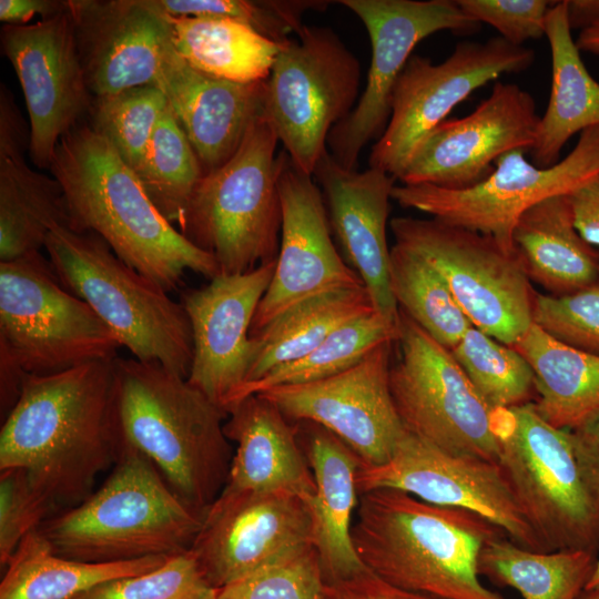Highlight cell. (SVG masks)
Returning <instances> with one entry per match:
<instances>
[{
  "label": "cell",
  "instance_id": "50",
  "mask_svg": "<svg viewBox=\"0 0 599 599\" xmlns=\"http://www.w3.org/2000/svg\"><path fill=\"white\" fill-rule=\"evenodd\" d=\"M67 8V0H0V20L4 24L23 26L35 16L48 19Z\"/></svg>",
  "mask_w": 599,
  "mask_h": 599
},
{
  "label": "cell",
  "instance_id": "44",
  "mask_svg": "<svg viewBox=\"0 0 599 599\" xmlns=\"http://www.w3.org/2000/svg\"><path fill=\"white\" fill-rule=\"evenodd\" d=\"M532 324L557 342L599 356V280L571 294H535Z\"/></svg>",
  "mask_w": 599,
  "mask_h": 599
},
{
  "label": "cell",
  "instance_id": "23",
  "mask_svg": "<svg viewBox=\"0 0 599 599\" xmlns=\"http://www.w3.org/2000/svg\"><path fill=\"white\" fill-rule=\"evenodd\" d=\"M93 97L156 85L172 48L169 23L148 0H68Z\"/></svg>",
  "mask_w": 599,
  "mask_h": 599
},
{
  "label": "cell",
  "instance_id": "2",
  "mask_svg": "<svg viewBox=\"0 0 599 599\" xmlns=\"http://www.w3.org/2000/svg\"><path fill=\"white\" fill-rule=\"evenodd\" d=\"M61 184L68 227L102 237L115 255L167 293L186 271L212 280L219 266L156 209L134 170L88 122L59 142L50 167Z\"/></svg>",
  "mask_w": 599,
  "mask_h": 599
},
{
  "label": "cell",
  "instance_id": "24",
  "mask_svg": "<svg viewBox=\"0 0 599 599\" xmlns=\"http://www.w3.org/2000/svg\"><path fill=\"white\" fill-rule=\"evenodd\" d=\"M313 175L346 263L361 277L375 312L398 327L399 309L389 286L390 247L386 236L396 179L373 167L361 172L346 169L328 150Z\"/></svg>",
  "mask_w": 599,
  "mask_h": 599
},
{
  "label": "cell",
  "instance_id": "35",
  "mask_svg": "<svg viewBox=\"0 0 599 599\" xmlns=\"http://www.w3.org/2000/svg\"><path fill=\"white\" fill-rule=\"evenodd\" d=\"M597 557L585 549L532 550L501 535L481 549L478 571L497 585L514 588L522 599H578Z\"/></svg>",
  "mask_w": 599,
  "mask_h": 599
},
{
  "label": "cell",
  "instance_id": "41",
  "mask_svg": "<svg viewBox=\"0 0 599 599\" xmlns=\"http://www.w3.org/2000/svg\"><path fill=\"white\" fill-rule=\"evenodd\" d=\"M161 14L176 18H226L248 24L282 43L304 27L307 10H325L328 1L315 0H148Z\"/></svg>",
  "mask_w": 599,
  "mask_h": 599
},
{
  "label": "cell",
  "instance_id": "37",
  "mask_svg": "<svg viewBox=\"0 0 599 599\" xmlns=\"http://www.w3.org/2000/svg\"><path fill=\"white\" fill-rule=\"evenodd\" d=\"M134 172L160 213L180 229L204 171L170 105Z\"/></svg>",
  "mask_w": 599,
  "mask_h": 599
},
{
  "label": "cell",
  "instance_id": "17",
  "mask_svg": "<svg viewBox=\"0 0 599 599\" xmlns=\"http://www.w3.org/2000/svg\"><path fill=\"white\" fill-rule=\"evenodd\" d=\"M395 342L382 343L355 365L329 377L258 394L290 422L313 423L334 434L362 466L383 465L405 435L389 387Z\"/></svg>",
  "mask_w": 599,
  "mask_h": 599
},
{
  "label": "cell",
  "instance_id": "46",
  "mask_svg": "<svg viewBox=\"0 0 599 599\" xmlns=\"http://www.w3.org/2000/svg\"><path fill=\"white\" fill-rule=\"evenodd\" d=\"M460 9L475 21L487 23L511 44L546 34V18L552 4L548 0H457Z\"/></svg>",
  "mask_w": 599,
  "mask_h": 599
},
{
  "label": "cell",
  "instance_id": "36",
  "mask_svg": "<svg viewBox=\"0 0 599 599\" xmlns=\"http://www.w3.org/2000/svg\"><path fill=\"white\" fill-rule=\"evenodd\" d=\"M389 286L398 309L450 351L473 327L444 277L423 256L395 243Z\"/></svg>",
  "mask_w": 599,
  "mask_h": 599
},
{
  "label": "cell",
  "instance_id": "31",
  "mask_svg": "<svg viewBox=\"0 0 599 599\" xmlns=\"http://www.w3.org/2000/svg\"><path fill=\"white\" fill-rule=\"evenodd\" d=\"M535 375L539 415L571 430L599 414V356L564 345L532 324L512 345Z\"/></svg>",
  "mask_w": 599,
  "mask_h": 599
},
{
  "label": "cell",
  "instance_id": "25",
  "mask_svg": "<svg viewBox=\"0 0 599 599\" xmlns=\"http://www.w3.org/2000/svg\"><path fill=\"white\" fill-rule=\"evenodd\" d=\"M156 87L165 94L204 174L226 163L251 125L264 116L265 81L236 83L189 65L171 48Z\"/></svg>",
  "mask_w": 599,
  "mask_h": 599
},
{
  "label": "cell",
  "instance_id": "29",
  "mask_svg": "<svg viewBox=\"0 0 599 599\" xmlns=\"http://www.w3.org/2000/svg\"><path fill=\"white\" fill-rule=\"evenodd\" d=\"M571 31L564 0L552 1L545 34L551 54V89L529 150L539 167L558 163L576 133L599 125V82L586 68Z\"/></svg>",
  "mask_w": 599,
  "mask_h": 599
},
{
  "label": "cell",
  "instance_id": "9",
  "mask_svg": "<svg viewBox=\"0 0 599 599\" xmlns=\"http://www.w3.org/2000/svg\"><path fill=\"white\" fill-rule=\"evenodd\" d=\"M498 463L547 551L599 550V506L589 495L569 434L547 423L534 403L496 410Z\"/></svg>",
  "mask_w": 599,
  "mask_h": 599
},
{
  "label": "cell",
  "instance_id": "32",
  "mask_svg": "<svg viewBox=\"0 0 599 599\" xmlns=\"http://www.w3.org/2000/svg\"><path fill=\"white\" fill-rule=\"evenodd\" d=\"M163 16L173 50L195 70L244 84L270 77L281 43L248 24L226 18Z\"/></svg>",
  "mask_w": 599,
  "mask_h": 599
},
{
  "label": "cell",
  "instance_id": "8",
  "mask_svg": "<svg viewBox=\"0 0 599 599\" xmlns=\"http://www.w3.org/2000/svg\"><path fill=\"white\" fill-rule=\"evenodd\" d=\"M121 347L111 329L58 280L40 251L0 262V367L48 375Z\"/></svg>",
  "mask_w": 599,
  "mask_h": 599
},
{
  "label": "cell",
  "instance_id": "42",
  "mask_svg": "<svg viewBox=\"0 0 599 599\" xmlns=\"http://www.w3.org/2000/svg\"><path fill=\"white\" fill-rule=\"evenodd\" d=\"M191 550L150 571L102 582L74 599H215Z\"/></svg>",
  "mask_w": 599,
  "mask_h": 599
},
{
  "label": "cell",
  "instance_id": "54",
  "mask_svg": "<svg viewBox=\"0 0 599 599\" xmlns=\"http://www.w3.org/2000/svg\"><path fill=\"white\" fill-rule=\"evenodd\" d=\"M578 599H599V588L583 590Z\"/></svg>",
  "mask_w": 599,
  "mask_h": 599
},
{
  "label": "cell",
  "instance_id": "1",
  "mask_svg": "<svg viewBox=\"0 0 599 599\" xmlns=\"http://www.w3.org/2000/svg\"><path fill=\"white\" fill-rule=\"evenodd\" d=\"M114 359L26 375L0 432V470L22 468L54 514L93 493L124 444Z\"/></svg>",
  "mask_w": 599,
  "mask_h": 599
},
{
  "label": "cell",
  "instance_id": "5",
  "mask_svg": "<svg viewBox=\"0 0 599 599\" xmlns=\"http://www.w3.org/2000/svg\"><path fill=\"white\" fill-rule=\"evenodd\" d=\"M203 517L177 496L151 459L124 441L103 485L38 530L61 557L118 562L190 550Z\"/></svg>",
  "mask_w": 599,
  "mask_h": 599
},
{
  "label": "cell",
  "instance_id": "34",
  "mask_svg": "<svg viewBox=\"0 0 599 599\" xmlns=\"http://www.w3.org/2000/svg\"><path fill=\"white\" fill-rule=\"evenodd\" d=\"M373 312L365 287L323 294L294 306L251 335L253 361L244 385L303 357L344 324Z\"/></svg>",
  "mask_w": 599,
  "mask_h": 599
},
{
  "label": "cell",
  "instance_id": "20",
  "mask_svg": "<svg viewBox=\"0 0 599 599\" xmlns=\"http://www.w3.org/2000/svg\"><path fill=\"white\" fill-rule=\"evenodd\" d=\"M540 116L534 97L516 83L497 81L468 115L446 120L418 145L399 176L404 185L460 191L485 181L496 161L531 149Z\"/></svg>",
  "mask_w": 599,
  "mask_h": 599
},
{
  "label": "cell",
  "instance_id": "28",
  "mask_svg": "<svg viewBox=\"0 0 599 599\" xmlns=\"http://www.w3.org/2000/svg\"><path fill=\"white\" fill-rule=\"evenodd\" d=\"M300 444L312 469L315 493L306 502L311 510L313 546L324 582L348 577L365 565L352 539L358 505L356 454L324 427L296 423Z\"/></svg>",
  "mask_w": 599,
  "mask_h": 599
},
{
  "label": "cell",
  "instance_id": "22",
  "mask_svg": "<svg viewBox=\"0 0 599 599\" xmlns=\"http://www.w3.org/2000/svg\"><path fill=\"white\" fill-rule=\"evenodd\" d=\"M276 260L242 273L219 274L183 294L192 329L189 383L226 414L246 383L253 361L251 326L274 274Z\"/></svg>",
  "mask_w": 599,
  "mask_h": 599
},
{
  "label": "cell",
  "instance_id": "3",
  "mask_svg": "<svg viewBox=\"0 0 599 599\" xmlns=\"http://www.w3.org/2000/svg\"><path fill=\"white\" fill-rule=\"evenodd\" d=\"M506 535L483 516L397 489L359 494L352 527L363 564L388 582L435 599H506L480 580L479 555Z\"/></svg>",
  "mask_w": 599,
  "mask_h": 599
},
{
  "label": "cell",
  "instance_id": "38",
  "mask_svg": "<svg viewBox=\"0 0 599 599\" xmlns=\"http://www.w3.org/2000/svg\"><path fill=\"white\" fill-rule=\"evenodd\" d=\"M397 337L398 327L390 325L376 312L355 318L337 328L308 354L281 365L260 379L241 387L229 412L250 395L276 386L309 383L341 373L355 365L382 343L397 341Z\"/></svg>",
  "mask_w": 599,
  "mask_h": 599
},
{
  "label": "cell",
  "instance_id": "10",
  "mask_svg": "<svg viewBox=\"0 0 599 599\" xmlns=\"http://www.w3.org/2000/svg\"><path fill=\"white\" fill-rule=\"evenodd\" d=\"M359 81L357 58L329 28L304 26L281 43L264 116L297 170L313 176L331 131L356 105Z\"/></svg>",
  "mask_w": 599,
  "mask_h": 599
},
{
  "label": "cell",
  "instance_id": "14",
  "mask_svg": "<svg viewBox=\"0 0 599 599\" xmlns=\"http://www.w3.org/2000/svg\"><path fill=\"white\" fill-rule=\"evenodd\" d=\"M534 61L532 49L499 35L459 42L440 63L413 54L395 84L390 116L370 150L369 167L399 179L418 145L457 104L502 74L528 70Z\"/></svg>",
  "mask_w": 599,
  "mask_h": 599
},
{
  "label": "cell",
  "instance_id": "45",
  "mask_svg": "<svg viewBox=\"0 0 599 599\" xmlns=\"http://www.w3.org/2000/svg\"><path fill=\"white\" fill-rule=\"evenodd\" d=\"M54 515L22 468L0 470V565L7 566L22 539Z\"/></svg>",
  "mask_w": 599,
  "mask_h": 599
},
{
  "label": "cell",
  "instance_id": "6",
  "mask_svg": "<svg viewBox=\"0 0 599 599\" xmlns=\"http://www.w3.org/2000/svg\"><path fill=\"white\" fill-rule=\"evenodd\" d=\"M44 250L60 283L93 309L120 346L187 378L193 338L181 303L125 264L95 233L58 226Z\"/></svg>",
  "mask_w": 599,
  "mask_h": 599
},
{
  "label": "cell",
  "instance_id": "52",
  "mask_svg": "<svg viewBox=\"0 0 599 599\" xmlns=\"http://www.w3.org/2000/svg\"><path fill=\"white\" fill-rule=\"evenodd\" d=\"M575 41L580 52L599 57V24L580 31Z\"/></svg>",
  "mask_w": 599,
  "mask_h": 599
},
{
  "label": "cell",
  "instance_id": "43",
  "mask_svg": "<svg viewBox=\"0 0 599 599\" xmlns=\"http://www.w3.org/2000/svg\"><path fill=\"white\" fill-rule=\"evenodd\" d=\"M323 583L311 546L217 589L215 599H322Z\"/></svg>",
  "mask_w": 599,
  "mask_h": 599
},
{
  "label": "cell",
  "instance_id": "30",
  "mask_svg": "<svg viewBox=\"0 0 599 599\" xmlns=\"http://www.w3.org/2000/svg\"><path fill=\"white\" fill-rule=\"evenodd\" d=\"M512 241L529 280L550 295L571 294L599 280V253L577 231L568 195L545 199L524 212Z\"/></svg>",
  "mask_w": 599,
  "mask_h": 599
},
{
  "label": "cell",
  "instance_id": "49",
  "mask_svg": "<svg viewBox=\"0 0 599 599\" xmlns=\"http://www.w3.org/2000/svg\"><path fill=\"white\" fill-rule=\"evenodd\" d=\"M568 196L577 231L591 246H599V175Z\"/></svg>",
  "mask_w": 599,
  "mask_h": 599
},
{
  "label": "cell",
  "instance_id": "47",
  "mask_svg": "<svg viewBox=\"0 0 599 599\" xmlns=\"http://www.w3.org/2000/svg\"><path fill=\"white\" fill-rule=\"evenodd\" d=\"M322 599H435L399 588L366 566L342 579L323 583Z\"/></svg>",
  "mask_w": 599,
  "mask_h": 599
},
{
  "label": "cell",
  "instance_id": "51",
  "mask_svg": "<svg viewBox=\"0 0 599 599\" xmlns=\"http://www.w3.org/2000/svg\"><path fill=\"white\" fill-rule=\"evenodd\" d=\"M568 24L580 31L599 24V0H564Z\"/></svg>",
  "mask_w": 599,
  "mask_h": 599
},
{
  "label": "cell",
  "instance_id": "26",
  "mask_svg": "<svg viewBox=\"0 0 599 599\" xmlns=\"http://www.w3.org/2000/svg\"><path fill=\"white\" fill-rule=\"evenodd\" d=\"M224 433L236 444L223 494L287 491L306 501L315 481L297 424L267 398L253 394L229 412Z\"/></svg>",
  "mask_w": 599,
  "mask_h": 599
},
{
  "label": "cell",
  "instance_id": "13",
  "mask_svg": "<svg viewBox=\"0 0 599 599\" xmlns=\"http://www.w3.org/2000/svg\"><path fill=\"white\" fill-rule=\"evenodd\" d=\"M527 151L501 155L481 183L460 191L433 185H395L393 200L430 217L490 236L515 253V226L529 207L545 199L570 195L599 175V125L580 133L576 146L558 163L539 167Z\"/></svg>",
  "mask_w": 599,
  "mask_h": 599
},
{
  "label": "cell",
  "instance_id": "16",
  "mask_svg": "<svg viewBox=\"0 0 599 599\" xmlns=\"http://www.w3.org/2000/svg\"><path fill=\"white\" fill-rule=\"evenodd\" d=\"M358 493L397 489L424 501L478 514L517 545L547 551L531 528L499 463L457 455L408 433L379 466H362Z\"/></svg>",
  "mask_w": 599,
  "mask_h": 599
},
{
  "label": "cell",
  "instance_id": "21",
  "mask_svg": "<svg viewBox=\"0 0 599 599\" xmlns=\"http://www.w3.org/2000/svg\"><path fill=\"white\" fill-rule=\"evenodd\" d=\"M278 192L282 206L280 250L272 281L262 297L251 335L313 297L365 287L336 250L319 186L280 154Z\"/></svg>",
  "mask_w": 599,
  "mask_h": 599
},
{
  "label": "cell",
  "instance_id": "12",
  "mask_svg": "<svg viewBox=\"0 0 599 599\" xmlns=\"http://www.w3.org/2000/svg\"><path fill=\"white\" fill-rule=\"evenodd\" d=\"M389 387L406 433L443 450L498 463L495 412L451 351L399 309Z\"/></svg>",
  "mask_w": 599,
  "mask_h": 599
},
{
  "label": "cell",
  "instance_id": "40",
  "mask_svg": "<svg viewBox=\"0 0 599 599\" xmlns=\"http://www.w3.org/2000/svg\"><path fill=\"white\" fill-rule=\"evenodd\" d=\"M167 106L165 94L156 85L135 87L93 97L88 123L135 171Z\"/></svg>",
  "mask_w": 599,
  "mask_h": 599
},
{
  "label": "cell",
  "instance_id": "4",
  "mask_svg": "<svg viewBox=\"0 0 599 599\" xmlns=\"http://www.w3.org/2000/svg\"><path fill=\"white\" fill-rule=\"evenodd\" d=\"M123 439L153 461L170 487L204 515L226 484L232 448L227 414L159 363L114 361Z\"/></svg>",
  "mask_w": 599,
  "mask_h": 599
},
{
  "label": "cell",
  "instance_id": "33",
  "mask_svg": "<svg viewBox=\"0 0 599 599\" xmlns=\"http://www.w3.org/2000/svg\"><path fill=\"white\" fill-rule=\"evenodd\" d=\"M169 557L118 562H87L61 557L38 529L28 534L7 564L0 599H74L108 580L162 566Z\"/></svg>",
  "mask_w": 599,
  "mask_h": 599
},
{
  "label": "cell",
  "instance_id": "15",
  "mask_svg": "<svg viewBox=\"0 0 599 599\" xmlns=\"http://www.w3.org/2000/svg\"><path fill=\"white\" fill-rule=\"evenodd\" d=\"M364 23L372 58L365 89L352 112L331 131L327 150L355 170L361 152L388 123L398 77L418 42L439 31L471 34L480 23L451 0H341Z\"/></svg>",
  "mask_w": 599,
  "mask_h": 599
},
{
  "label": "cell",
  "instance_id": "19",
  "mask_svg": "<svg viewBox=\"0 0 599 599\" xmlns=\"http://www.w3.org/2000/svg\"><path fill=\"white\" fill-rule=\"evenodd\" d=\"M311 546V510L302 497L220 493L190 550L210 585L220 589Z\"/></svg>",
  "mask_w": 599,
  "mask_h": 599
},
{
  "label": "cell",
  "instance_id": "48",
  "mask_svg": "<svg viewBox=\"0 0 599 599\" xmlns=\"http://www.w3.org/2000/svg\"><path fill=\"white\" fill-rule=\"evenodd\" d=\"M568 434L581 480L599 506V414Z\"/></svg>",
  "mask_w": 599,
  "mask_h": 599
},
{
  "label": "cell",
  "instance_id": "7",
  "mask_svg": "<svg viewBox=\"0 0 599 599\" xmlns=\"http://www.w3.org/2000/svg\"><path fill=\"white\" fill-rule=\"evenodd\" d=\"M277 135L265 116L248 129L235 154L203 175L180 226L210 253L219 274H242L277 258L282 227Z\"/></svg>",
  "mask_w": 599,
  "mask_h": 599
},
{
  "label": "cell",
  "instance_id": "11",
  "mask_svg": "<svg viewBox=\"0 0 599 599\" xmlns=\"http://www.w3.org/2000/svg\"><path fill=\"white\" fill-rule=\"evenodd\" d=\"M395 244L423 256L477 329L512 346L532 325L535 294L522 261L490 236L440 220L395 217Z\"/></svg>",
  "mask_w": 599,
  "mask_h": 599
},
{
  "label": "cell",
  "instance_id": "39",
  "mask_svg": "<svg viewBox=\"0 0 599 599\" xmlns=\"http://www.w3.org/2000/svg\"><path fill=\"white\" fill-rule=\"evenodd\" d=\"M451 353L494 412L531 403L536 395L528 362L512 346L476 327L465 333Z\"/></svg>",
  "mask_w": 599,
  "mask_h": 599
},
{
  "label": "cell",
  "instance_id": "18",
  "mask_svg": "<svg viewBox=\"0 0 599 599\" xmlns=\"http://www.w3.org/2000/svg\"><path fill=\"white\" fill-rule=\"evenodd\" d=\"M1 48L23 92L29 156L50 170L60 140L83 122L93 101L69 9L31 24H4Z\"/></svg>",
  "mask_w": 599,
  "mask_h": 599
},
{
  "label": "cell",
  "instance_id": "53",
  "mask_svg": "<svg viewBox=\"0 0 599 599\" xmlns=\"http://www.w3.org/2000/svg\"><path fill=\"white\" fill-rule=\"evenodd\" d=\"M599 588V556L597 557L593 572L585 588V590Z\"/></svg>",
  "mask_w": 599,
  "mask_h": 599
},
{
  "label": "cell",
  "instance_id": "27",
  "mask_svg": "<svg viewBox=\"0 0 599 599\" xmlns=\"http://www.w3.org/2000/svg\"><path fill=\"white\" fill-rule=\"evenodd\" d=\"M24 122L6 87L0 92V262L38 252L49 233L68 227L61 184L32 170Z\"/></svg>",
  "mask_w": 599,
  "mask_h": 599
}]
</instances>
